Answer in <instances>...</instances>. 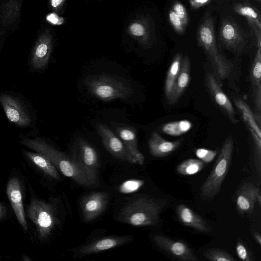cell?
Instances as JSON below:
<instances>
[{
	"instance_id": "43",
	"label": "cell",
	"mask_w": 261,
	"mask_h": 261,
	"mask_svg": "<svg viewBox=\"0 0 261 261\" xmlns=\"http://www.w3.org/2000/svg\"><path fill=\"white\" fill-rule=\"evenodd\" d=\"M256 1L259 2V3L260 2V0H256Z\"/></svg>"
},
{
	"instance_id": "14",
	"label": "cell",
	"mask_w": 261,
	"mask_h": 261,
	"mask_svg": "<svg viewBox=\"0 0 261 261\" xmlns=\"http://www.w3.org/2000/svg\"><path fill=\"white\" fill-rule=\"evenodd\" d=\"M155 244L174 257L184 261H198L192 249L185 242L172 240L162 235L153 237Z\"/></svg>"
},
{
	"instance_id": "19",
	"label": "cell",
	"mask_w": 261,
	"mask_h": 261,
	"mask_svg": "<svg viewBox=\"0 0 261 261\" xmlns=\"http://www.w3.org/2000/svg\"><path fill=\"white\" fill-rule=\"evenodd\" d=\"M181 140L169 141L163 138L156 132H153L149 140L148 147L151 154L156 158L166 156L176 149Z\"/></svg>"
},
{
	"instance_id": "39",
	"label": "cell",
	"mask_w": 261,
	"mask_h": 261,
	"mask_svg": "<svg viewBox=\"0 0 261 261\" xmlns=\"http://www.w3.org/2000/svg\"><path fill=\"white\" fill-rule=\"evenodd\" d=\"M65 0H50V5L53 9L58 10L64 3Z\"/></svg>"
},
{
	"instance_id": "2",
	"label": "cell",
	"mask_w": 261,
	"mask_h": 261,
	"mask_svg": "<svg viewBox=\"0 0 261 261\" xmlns=\"http://www.w3.org/2000/svg\"><path fill=\"white\" fill-rule=\"evenodd\" d=\"M166 203L165 199L147 196L139 197L122 208L117 220L134 226L156 225Z\"/></svg>"
},
{
	"instance_id": "37",
	"label": "cell",
	"mask_w": 261,
	"mask_h": 261,
	"mask_svg": "<svg viewBox=\"0 0 261 261\" xmlns=\"http://www.w3.org/2000/svg\"><path fill=\"white\" fill-rule=\"evenodd\" d=\"M46 20L54 25H61L63 23L64 19L55 13H51L46 16Z\"/></svg>"
},
{
	"instance_id": "6",
	"label": "cell",
	"mask_w": 261,
	"mask_h": 261,
	"mask_svg": "<svg viewBox=\"0 0 261 261\" xmlns=\"http://www.w3.org/2000/svg\"><path fill=\"white\" fill-rule=\"evenodd\" d=\"M70 158L92 188L99 186L98 156L96 150L90 143L83 138H77L72 147Z\"/></svg>"
},
{
	"instance_id": "4",
	"label": "cell",
	"mask_w": 261,
	"mask_h": 261,
	"mask_svg": "<svg viewBox=\"0 0 261 261\" xmlns=\"http://www.w3.org/2000/svg\"><path fill=\"white\" fill-rule=\"evenodd\" d=\"M233 148V140L230 136L224 141L216 164L201 187L200 196L203 200H211L219 193L229 169Z\"/></svg>"
},
{
	"instance_id": "41",
	"label": "cell",
	"mask_w": 261,
	"mask_h": 261,
	"mask_svg": "<svg viewBox=\"0 0 261 261\" xmlns=\"http://www.w3.org/2000/svg\"><path fill=\"white\" fill-rule=\"evenodd\" d=\"M255 197L256 199V202H258L259 204H260L261 203V194H260V189L256 187L255 188Z\"/></svg>"
},
{
	"instance_id": "40",
	"label": "cell",
	"mask_w": 261,
	"mask_h": 261,
	"mask_svg": "<svg viewBox=\"0 0 261 261\" xmlns=\"http://www.w3.org/2000/svg\"><path fill=\"white\" fill-rule=\"evenodd\" d=\"M7 208L6 206L0 202V220H3L7 216Z\"/></svg>"
},
{
	"instance_id": "36",
	"label": "cell",
	"mask_w": 261,
	"mask_h": 261,
	"mask_svg": "<svg viewBox=\"0 0 261 261\" xmlns=\"http://www.w3.org/2000/svg\"><path fill=\"white\" fill-rule=\"evenodd\" d=\"M236 250L238 257L243 261H251L252 260L251 255L245 246L240 241L236 245Z\"/></svg>"
},
{
	"instance_id": "8",
	"label": "cell",
	"mask_w": 261,
	"mask_h": 261,
	"mask_svg": "<svg viewBox=\"0 0 261 261\" xmlns=\"http://www.w3.org/2000/svg\"><path fill=\"white\" fill-rule=\"evenodd\" d=\"M197 40L199 45L204 49L211 65L219 63L223 55L219 51L215 36L213 20L206 17L198 28Z\"/></svg>"
},
{
	"instance_id": "26",
	"label": "cell",
	"mask_w": 261,
	"mask_h": 261,
	"mask_svg": "<svg viewBox=\"0 0 261 261\" xmlns=\"http://www.w3.org/2000/svg\"><path fill=\"white\" fill-rule=\"evenodd\" d=\"M19 0H9L1 6V22L4 26L13 23L17 18L21 9Z\"/></svg>"
},
{
	"instance_id": "3",
	"label": "cell",
	"mask_w": 261,
	"mask_h": 261,
	"mask_svg": "<svg viewBox=\"0 0 261 261\" xmlns=\"http://www.w3.org/2000/svg\"><path fill=\"white\" fill-rule=\"evenodd\" d=\"M85 84L93 95L105 101L115 99L126 100L133 93L132 87L126 81L110 74L90 76L85 79Z\"/></svg>"
},
{
	"instance_id": "31",
	"label": "cell",
	"mask_w": 261,
	"mask_h": 261,
	"mask_svg": "<svg viewBox=\"0 0 261 261\" xmlns=\"http://www.w3.org/2000/svg\"><path fill=\"white\" fill-rule=\"evenodd\" d=\"M204 167V163L200 160L189 159L179 164L176 170L181 175H192L198 173Z\"/></svg>"
},
{
	"instance_id": "10",
	"label": "cell",
	"mask_w": 261,
	"mask_h": 261,
	"mask_svg": "<svg viewBox=\"0 0 261 261\" xmlns=\"http://www.w3.org/2000/svg\"><path fill=\"white\" fill-rule=\"evenodd\" d=\"M219 38L222 45L236 53L241 52L245 46V40L241 30L232 19H223L219 29Z\"/></svg>"
},
{
	"instance_id": "1",
	"label": "cell",
	"mask_w": 261,
	"mask_h": 261,
	"mask_svg": "<svg viewBox=\"0 0 261 261\" xmlns=\"http://www.w3.org/2000/svg\"><path fill=\"white\" fill-rule=\"evenodd\" d=\"M20 143L26 147L45 156L64 175L79 185L92 188L82 171L65 153L61 152L40 137H21Z\"/></svg>"
},
{
	"instance_id": "17",
	"label": "cell",
	"mask_w": 261,
	"mask_h": 261,
	"mask_svg": "<svg viewBox=\"0 0 261 261\" xmlns=\"http://www.w3.org/2000/svg\"><path fill=\"white\" fill-rule=\"evenodd\" d=\"M176 213L179 221L186 226L202 232H210L212 230L200 216L183 204L177 206Z\"/></svg>"
},
{
	"instance_id": "28",
	"label": "cell",
	"mask_w": 261,
	"mask_h": 261,
	"mask_svg": "<svg viewBox=\"0 0 261 261\" xmlns=\"http://www.w3.org/2000/svg\"><path fill=\"white\" fill-rule=\"evenodd\" d=\"M128 33L142 44H147L150 35L148 22L144 19L132 21L128 27Z\"/></svg>"
},
{
	"instance_id": "23",
	"label": "cell",
	"mask_w": 261,
	"mask_h": 261,
	"mask_svg": "<svg viewBox=\"0 0 261 261\" xmlns=\"http://www.w3.org/2000/svg\"><path fill=\"white\" fill-rule=\"evenodd\" d=\"M22 153L33 165L44 174L54 179H60L58 170L45 156L37 152L26 150H22Z\"/></svg>"
},
{
	"instance_id": "9",
	"label": "cell",
	"mask_w": 261,
	"mask_h": 261,
	"mask_svg": "<svg viewBox=\"0 0 261 261\" xmlns=\"http://www.w3.org/2000/svg\"><path fill=\"white\" fill-rule=\"evenodd\" d=\"M96 128L104 146L111 154L123 162L137 164V160L127 150L121 140L108 126L98 123Z\"/></svg>"
},
{
	"instance_id": "16",
	"label": "cell",
	"mask_w": 261,
	"mask_h": 261,
	"mask_svg": "<svg viewBox=\"0 0 261 261\" xmlns=\"http://www.w3.org/2000/svg\"><path fill=\"white\" fill-rule=\"evenodd\" d=\"M205 83L211 95L217 105L225 112L232 122L237 123L238 120L236 118L232 103L222 90L214 75L210 72H206Z\"/></svg>"
},
{
	"instance_id": "32",
	"label": "cell",
	"mask_w": 261,
	"mask_h": 261,
	"mask_svg": "<svg viewBox=\"0 0 261 261\" xmlns=\"http://www.w3.org/2000/svg\"><path fill=\"white\" fill-rule=\"evenodd\" d=\"M204 257L211 261H234L229 253L220 248H212L204 253Z\"/></svg>"
},
{
	"instance_id": "38",
	"label": "cell",
	"mask_w": 261,
	"mask_h": 261,
	"mask_svg": "<svg viewBox=\"0 0 261 261\" xmlns=\"http://www.w3.org/2000/svg\"><path fill=\"white\" fill-rule=\"evenodd\" d=\"M211 0H189L190 7L192 9H197L211 2Z\"/></svg>"
},
{
	"instance_id": "21",
	"label": "cell",
	"mask_w": 261,
	"mask_h": 261,
	"mask_svg": "<svg viewBox=\"0 0 261 261\" xmlns=\"http://www.w3.org/2000/svg\"><path fill=\"white\" fill-rule=\"evenodd\" d=\"M250 79L253 91V97L256 109L259 113L261 108V46L258 49L252 64Z\"/></svg>"
},
{
	"instance_id": "33",
	"label": "cell",
	"mask_w": 261,
	"mask_h": 261,
	"mask_svg": "<svg viewBox=\"0 0 261 261\" xmlns=\"http://www.w3.org/2000/svg\"><path fill=\"white\" fill-rule=\"evenodd\" d=\"M144 184V181L141 179H130L123 182L119 187L120 193L128 194L139 190Z\"/></svg>"
},
{
	"instance_id": "25",
	"label": "cell",
	"mask_w": 261,
	"mask_h": 261,
	"mask_svg": "<svg viewBox=\"0 0 261 261\" xmlns=\"http://www.w3.org/2000/svg\"><path fill=\"white\" fill-rule=\"evenodd\" d=\"M256 187L249 182L244 183L240 188L236 200L237 206L242 213L251 212L256 202L255 197Z\"/></svg>"
},
{
	"instance_id": "18",
	"label": "cell",
	"mask_w": 261,
	"mask_h": 261,
	"mask_svg": "<svg viewBox=\"0 0 261 261\" xmlns=\"http://www.w3.org/2000/svg\"><path fill=\"white\" fill-rule=\"evenodd\" d=\"M190 61L188 56L182 58L180 68L168 102L175 103L188 86L190 81Z\"/></svg>"
},
{
	"instance_id": "13",
	"label": "cell",
	"mask_w": 261,
	"mask_h": 261,
	"mask_svg": "<svg viewBox=\"0 0 261 261\" xmlns=\"http://www.w3.org/2000/svg\"><path fill=\"white\" fill-rule=\"evenodd\" d=\"M109 196L105 192H94L85 196L81 201V210L85 222H90L100 215L106 210Z\"/></svg>"
},
{
	"instance_id": "22",
	"label": "cell",
	"mask_w": 261,
	"mask_h": 261,
	"mask_svg": "<svg viewBox=\"0 0 261 261\" xmlns=\"http://www.w3.org/2000/svg\"><path fill=\"white\" fill-rule=\"evenodd\" d=\"M233 10L245 17L257 40V45L261 44V18L259 14L252 6L242 4H236Z\"/></svg>"
},
{
	"instance_id": "12",
	"label": "cell",
	"mask_w": 261,
	"mask_h": 261,
	"mask_svg": "<svg viewBox=\"0 0 261 261\" xmlns=\"http://www.w3.org/2000/svg\"><path fill=\"white\" fill-rule=\"evenodd\" d=\"M6 193L18 222L24 231H28L29 227L23 203L22 187L17 177L12 176L9 179Z\"/></svg>"
},
{
	"instance_id": "15",
	"label": "cell",
	"mask_w": 261,
	"mask_h": 261,
	"mask_svg": "<svg viewBox=\"0 0 261 261\" xmlns=\"http://www.w3.org/2000/svg\"><path fill=\"white\" fill-rule=\"evenodd\" d=\"M133 236H110L101 238L82 246L79 250L80 256L100 252L132 242Z\"/></svg>"
},
{
	"instance_id": "30",
	"label": "cell",
	"mask_w": 261,
	"mask_h": 261,
	"mask_svg": "<svg viewBox=\"0 0 261 261\" xmlns=\"http://www.w3.org/2000/svg\"><path fill=\"white\" fill-rule=\"evenodd\" d=\"M192 127V123L187 120L170 122L164 124L162 130L164 133L173 136H178L187 133Z\"/></svg>"
},
{
	"instance_id": "7",
	"label": "cell",
	"mask_w": 261,
	"mask_h": 261,
	"mask_svg": "<svg viewBox=\"0 0 261 261\" xmlns=\"http://www.w3.org/2000/svg\"><path fill=\"white\" fill-rule=\"evenodd\" d=\"M0 105L7 119L16 126L27 127L34 124V113L20 97L11 93H2Z\"/></svg>"
},
{
	"instance_id": "34",
	"label": "cell",
	"mask_w": 261,
	"mask_h": 261,
	"mask_svg": "<svg viewBox=\"0 0 261 261\" xmlns=\"http://www.w3.org/2000/svg\"><path fill=\"white\" fill-rule=\"evenodd\" d=\"M252 136L255 148V162L257 172L260 175L261 171V138H259L252 130L249 129Z\"/></svg>"
},
{
	"instance_id": "29",
	"label": "cell",
	"mask_w": 261,
	"mask_h": 261,
	"mask_svg": "<svg viewBox=\"0 0 261 261\" xmlns=\"http://www.w3.org/2000/svg\"><path fill=\"white\" fill-rule=\"evenodd\" d=\"M181 60L182 55L178 53L174 57L167 71L164 86L165 94L167 101L170 98L179 73Z\"/></svg>"
},
{
	"instance_id": "42",
	"label": "cell",
	"mask_w": 261,
	"mask_h": 261,
	"mask_svg": "<svg viewBox=\"0 0 261 261\" xmlns=\"http://www.w3.org/2000/svg\"><path fill=\"white\" fill-rule=\"evenodd\" d=\"M254 238L256 242L259 244V245H261V237L259 233L257 232H255L254 233Z\"/></svg>"
},
{
	"instance_id": "20",
	"label": "cell",
	"mask_w": 261,
	"mask_h": 261,
	"mask_svg": "<svg viewBox=\"0 0 261 261\" xmlns=\"http://www.w3.org/2000/svg\"><path fill=\"white\" fill-rule=\"evenodd\" d=\"M117 134L129 153L137 161V164L142 165L145 158L139 151L136 132L134 128L127 126H120L116 128Z\"/></svg>"
},
{
	"instance_id": "35",
	"label": "cell",
	"mask_w": 261,
	"mask_h": 261,
	"mask_svg": "<svg viewBox=\"0 0 261 261\" xmlns=\"http://www.w3.org/2000/svg\"><path fill=\"white\" fill-rule=\"evenodd\" d=\"M217 153V150L202 148L197 149L195 151L196 156L205 163H211L215 159Z\"/></svg>"
},
{
	"instance_id": "5",
	"label": "cell",
	"mask_w": 261,
	"mask_h": 261,
	"mask_svg": "<svg viewBox=\"0 0 261 261\" xmlns=\"http://www.w3.org/2000/svg\"><path fill=\"white\" fill-rule=\"evenodd\" d=\"M27 214L34 225L37 239L40 242L47 241L58 221L53 204L43 199L34 198L27 208Z\"/></svg>"
},
{
	"instance_id": "24",
	"label": "cell",
	"mask_w": 261,
	"mask_h": 261,
	"mask_svg": "<svg viewBox=\"0 0 261 261\" xmlns=\"http://www.w3.org/2000/svg\"><path fill=\"white\" fill-rule=\"evenodd\" d=\"M169 22L174 31L178 34H183L189 23V16L185 6L178 1L172 4L169 11Z\"/></svg>"
},
{
	"instance_id": "27",
	"label": "cell",
	"mask_w": 261,
	"mask_h": 261,
	"mask_svg": "<svg viewBox=\"0 0 261 261\" xmlns=\"http://www.w3.org/2000/svg\"><path fill=\"white\" fill-rule=\"evenodd\" d=\"M234 105L240 113L243 120L248 126L259 138H261V131L254 114L250 107L243 99L237 98L234 100Z\"/></svg>"
},
{
	"instance_id": "11",
	"label": "cell",
	"mask_w": 261,
	"mask_h": 261,
	"mask_svg": "<svg viewBox=\"0 0 261 261\" xmlns=\"http://www.w3.org/2000/svg\"><path fill=\"white\" fill-rule=\"evenodd\" d=\"M53 50V37L48 30L41 34L31 52L30 66L36 71L44 69L47 65Z\"/></svg>"
}]
</instances>
